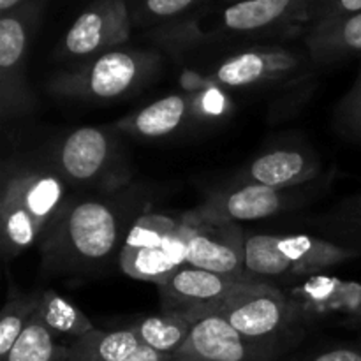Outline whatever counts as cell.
I'll return each mask as SVG.
<instances>
[{"label":"cell","instance_id":"cell-1","mask_svg":"<svg viewBox=\"0 0 361 361\" xmlns=\"http://www.w3.org/2000/svg\"><path fill=\"white\" fill-rule=\"evenodd\" d=\"M127 228L123 210L113 201L66 203L41 236V267L55 275L101 270L122 250Z\"/></svg>","mask_w":361,"mask_h":361},{"label":"cell","instance_id":"cell-2","mask_svg":"<svg viewBox=\"0 0 361 361\" xmlns=\"http://www.w3.org/2000/svg\"><path fill=\"white\" fill-rule=\"evenodd\" d=\"M66 204V187L56 171L6 169L0 192L2 252L7 261L34 245Z\"/></svg>","mask_w":361,"mask_h":361},{"label":"cell","instance_id":"cell-3","mask_svg":"<svg viewBox=\"0 0 361 361\" xmlns=\"http://www.w3.org/2000/svg\"><path fill=\"white\" fill-rule=\"evenodd\" d=\"M159 66L157 51L120 46L59 73L49 81V90L73 101H115L140 90Z\"/></svg>","mask_w":361,"mask_h":361},{"label":"cell","instance_id":"cell-4","mask_svg":"<svg viewBox=\"0 0 361 361\" xmlns=\"http://www.w3.org/2000/svg\"><path fill=\"white\" fill-rule=\"evenodd\" d=\"M361 256L360 245H344L309 235H250L245 271L257 281L317 274Z\"/></svg>","mask_w":361,"mask_h":361},{"label":"cell","instance_id":"cell-5","mask_svg":"<svg viewBox=\"0 0 361 361\" xmlns=\"http://www.w3.org/2000/svg\"><path fill=\"white\" fill-rule=\"evenodd\" d=\"M123 274L162 286L187 264V224L183 219L143 214L130 224L118 254Z\"/></svg>","mask_w":361,"mask_h":361},{"label":"cell","instance_id":"cell-6","mask_svg":"<svg viewBox=\"0 0 361 361\" xmlns=\"http://www.w3.org/2000/svg\"><path fill=\"white\" fill-rule=\"evenodd\" d=\"M46 0H28L0 14V115L2 123L27 116L35 99L28 85V55Z\"/></svg>","mask_w":361,"mask_h":361},{"label":"cell","instance_id":"cell-7","mask_svg":"<svg viewBox=\"0 0 361 361\" xmlns=\"http://www.w3.org/2000/svg\"><path fill=\"white\" fill-rule=\"evenodd\" d=\"M219 316L249 341L281 351H284L289 331L300 324L288 295L257 279L240 288Z\"/></svg>","mask_w":361,"mask_h":361},{"label":"cell","instance_id":"cell-8","mask_svg":"<svg viewBox=\"0 0 361 361\" xmlns=\"http://www.w3.org/2000/svg\"><path fill=\"white\" fill-rule=\"evenodd\" d=\"M55 171L63 182L115 189L127 180L118 141L101 127H80L56 147Z\"/></svg>","mask_w":361,"mask_h":361},{"label":"cell","instance_id":"cell-9","mask_svg":"<svg viewBox=\"0 0 361 361\" xmlns=\"http://www.w3.org/2000/svg\"><path fill=\"white\" fill-rule=\"evenodd\" d=\"M133 27L127 0H92L66 30L55 56L87 62L126 44Z\"/></svg>","mask_w":361,"mask_h":361},{"label":"cell","instance_id":"cell-10","mask_svg":"<svg viewBox=\"0 0 361 361\" xmlns=\"http://www.w3.org/2000/svg\"><path fill=\"white\" fill-rule=\"evenodd\" d=\"M249 281L252 277H229L183 264L166 284L157 286L162 314L196 324L221 312L229 298Z\"/></svg>","mask_w":361,"mask_h":361},{"label":"cell","instance_id":"cell-11","mask_svg":"<svg viewBox=\"0 0 361 361\" xmlns=\"http://www.w3.org/2000/svg\"><path fill=\"white\" fill-rule=\"evenodd\" d=\"M302 194L293 189H271L259 183H245L215 192L194 210L183 214L187 222L240 224L259 221L288 210Z\"/></svg>","mask_w":361,"mask_h":361},{"label":"cell","instance_id":"cell-12","mask_svg":"<svg viewBox=\"0 0 361 361\" xmlns=\"http://www.w3.org/2000/svg\"><path fill=\"white\" fill-rule=\"evenodd\" d=\"M305 63V55L279 44L250 46L226 56L214 71L221 87L247 88L296 76Z\"/></svg>","mask_w":361,"mask_h":361},{"label":"cell","instance_id":"cell-13","mask_svg":"<svg viewBox=\"0 0 361 361\" xmlns=\"http://www.w3.org/2000/svg\"><path fill=\"white\" fill-rule=\"evenodd\" d=\"M281 349L240 335L219 314L197 321L173 361H274Z\"/></svg>","mask_w":361,"mask_h":361},{"label":"cell","instance_id":"cell-14","mask_svg":"<svg viewBox=\"0 0 361 361\" xmlns=\"http://www.w3.org/2000/svg\"><path fill=\"white\" fill-rule=\"evenodd\" d=\"M187 264L229 277H249L240 224L187 222Z\"/></svg>","mask_w":361,"mask_h":361},{"label":"cell","instance_id":"cell-15","mask_svg":"<svg viewBox=\"0 0 361 361\" xmlns=\"http://www.w3.org/2000/svg\"><path fill=\"white\" fill-rule=\"evenodd\" d=\"M286 295L300 323L335 314L361 321V284L358 282L314 275Z\"/></svg>","mask_w":361,"mask_h":361},{"label":"cell","instance_id":"cell-16","mask_svg":"<svg viewBox=\"0 0 361 361\" xmlns=\"http://www.w3.org/2000/svg\"><path fill=\"white\" fill-rule=\"evenodd\" d=\"M307 55L316 63H335L361 56V11L307 27Z\"/></svg>","mask_w":361,"mask_h":361},{"label":"cell","instance_id":"cell-17","mask_svg":"<svg viewBox=\"0 0 361 361\" xmlns=\"http://www.w3.org/2000/svg\"><path fill=\"white\" fill-rule=\"evenodd\" d=\"M319 171V161L305 150L268 152L250 162L245 171V183H259L271 189H295L314 180Z\"/></svg>","mask_w":361,"mask_h":361},{"label":"cell","instance_id":"cell-18","mask_svg":"<svg viewBox=\"0 0 361 361\" xmlns=\"http://www.w3.org/2000/svg\"><path fill=\"white\" fill-rule=\"evenodd\" d=\"M192 111L194 97L185 94H171L145 106L134 115L122 118L116 123V129L145 140L164 137L178 130Z\"/></svg>","mask_w":361,"mask_h":361},{"label":"cell","instance_id":"cell-19","mask_svg":"<svg viewBox=\"0 0 361 361\" xmlns=\"http://www.w3.org/2000/svg\"><path fill=\"white\" fill-rule=\"evenodd\" d=\"M141 345L133 326L122 330H97L71 341L66 361H123Z\"/></svg>","mask_w":361,"mask_h":361},{"label":"cell","instance_id":"cell-20","mask_svg":"<svg viewBox=\"0 0 361 361\" xmlns=\"http://www.w3.org/2000/svg\"><path fill=\"white\" fill-rule=\"evenodd\" d=\"M37 312L53 334L59 337H69L71 341L83 337L95 328L83 310L51 289L42 291L41 307Z\"/></svg>","mask_w":361,"mask_h":361},{"label":"cell","instance_id":"cell-21","mask_svg":"<svg viewBox=\"0 0 361 361\" xmlns=\"http://www.w3.org/2000/svg\"><path fill=\"white\" fill-rule=\"evenodd\" d=\"M192 326L194 324L182 317L159 314V316L145 317L133 328L136 330L141 344L148 345L162 355L175 356L185 344Z\"/></svg>","mask_w":361,"mask_h":361},{"label":"cell","instance_id":"cell-22","mask_svg":"<svg viewBox=\"0 0 361 361\" xmlns=\"http://www.w3.org/2000/svg\"><path fill=\"white\" fill-rule=\"evenodd\" d=\"M66 355L67 345L59 344V335L53 334L35 312L4 361H66Z\"/></svg>","mask_w":361,"mask_h":361},{"label":"cell","instance_id":"cell-23","mask_svg":"<svg viewBox=\"0 0 361 361\" xmlns=\"http://www.w3.org/2000/svg\"><path fill=\"white\" fill-rule=\"evenodd\" d=\"M134 27L157 28L200 13L212 0H127Z\"/></svg>","mask_w":361,"mask_h":361},{"label":"cell","instance_id":"cell-24","mask_svg":"<svg viewBox=\"0 0 361 361\" xmlns=\"http://www.w3.org/2000/svg\"><path fill=\"white\" fill-rule=\"evenodd\" d=\"M42 293L9 295L0 316V361L7 358L11 349L21 337L25 328L41 307Z\"/></svg>","mask_w":361,"mask_h":361},{"label":"cell","instance_id":"cell-25","mask_svg":"<svg viewBox=\"0 0 361 361\" xmlns=\"http://www.w3.org/2000/svg\"><path fill=\"white\" fill-rule=\"evenodd\" d=\"M334 126L342 137L361 143V69L335 108Z\"/></svg>","mask_w":361,"mask_h":361},{"label":"cell","instance_id":"cell-26","mask_svg":"<svg viewBox=\"0 0 361 361\" xmlns=\"http://www.w3.org/2000/svg\"><path fill=\"white\" fill-rule=\"evenodd\" d=\"M361 11V0H312L310 25Z\"/></svg>","mask_w":361,"mask_h":361},{"label":"cell","instance_id":"cell-27","mask_svg":"<svg viewBox=\"0 0 361 361\" xmlns=\"http://www.w3.org/2000/svg\"><path fill=\"white\" fill-rule=\"evenodd\" d=\"M341 228H344L355 240L361 243V194L345 201L337 210Z\"/></svg>","mask_w":361,"mask_h":361},{"label":"cell","instance_id":"cell-28","mask_svg":"<svg viewBox=\"0 0 361 361\" xmlns=\"http://www.w3.org/2000/svg\"><path fill=\"white\" fill-rule=\"evenodd\" d=\"M288 361H361V348L355 345H338V348L323 349L317 353L296 356Z\"/></svg>","mask_w":361,"mask_h":361},{"label":"cell","instance_id":"cell-29","mask_svg":"<svg viewBox=\"0 0 361 361\" xmlns=\"http://www.w3.org/2000/svg\"><path fill=\"white\" fill-rule=\"evenodd\" d=\"M173 356L162 355V353L155 351V349L148 348V345L141 344L136 351L130 356H127L123 361H171Z\"/></svg>","mask_w":361,"mask_h":361},{"label":"cell","instance_id":"cell-30","mask_svg":"<svg viewBox=\"0 0 361 361\" xmlns=\"http://www.w3.org/2000/svg\"><path fill=\"white\" fill-rule=\"evenodd\" d=\"M25 2H28V0H0V14L9 13V11L16 9V7L23 6Z\"/></svg>","mask_w":361,"mask_h":361},{"label":"cell","instance_id":"cell-31","mask_svg":"<svg viewBox=\"0 0 361 361\" xmlns=\"http://www.w3.org/2000/svg\"><path fill=\"white\" fill-rule=\"evenodd\" d=\"M242 2V0H212L210 6H228V4Z\"/></svg>","mask_w":361,"mask_h":361}]
</instances>
